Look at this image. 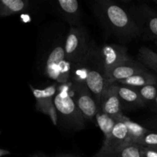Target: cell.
Segmentation results:
<instances>
[{"instance_id": "cell-25", "label": "cell", "mask_w": 157, "mask_h": 157, "mask_svg": "<svg viewBox=\"0 0 157 157\" xmlns=\"http://www.w3.org/2000/svg\"><path fill=\"white\" fill-rule=\"evenodd\" d=\"M9 154H11V153L9 151V150H3V149H0V157L7 156V155H9Z\"/></svg>"}, {"instance_id": "cell-29", "label": "cell", "mask_w": 157, "mask_h": 157, "mask_svg": "<svg viewBox=\"0 0 157 157\" xmlns=\"http://www.w3.org/2000/svg\"><path fill=\"white\" fill-rule=\"evenodd\" d=\"M155 124H156V130H155V131H157V123H156Z\"/></svg>"}, {"instance_id": "cell-21", "label": "cell", "mask_w": 157, "mask_h": 157, "mask_svg": "<svg viewBox=\"0 0 157 157\" xmlns=\"http://www.w3.org/2000/svg\"><path fill=\"white\" fill-rule=\"evenodd\" d=\"M104 157H143L142 147L136 144H129L115 153Z\"/></svg>"}, {"instance_id": "cell-5", "label": "cell", "mask_w": 157, "mask_h": 157, "mask_svg": "<svg viewBox=\"0 0 157 157\" xmlns=\"http://www.w3.org/2000/svg\"><path fill=\"white\" fill-rule=\"evenodd\" d=\"M136 22L141 38L157 41V12L144 3H133L127 9Z\"/></svg>"}, {"instance_id": "cell-17", "label": "cell", "mask_w": 157, "mask_h": 157, "mask_svg": "<svg viewBox=\"0 0 157 157\" xmlns=\"http://www.w3.org/2000/svg\"><path fill=\"white\" fill-rule=\"evenodd\" d=\"M117 120L111 117L109 115L106 114L99 109L96 117H95V122L97 126L100 128L104 135V140H107L110 137L113 127L117 123Z\"/></svg>"}, {"instance_id": "cell-28", "label": "cell", "mask_w": 157, "mask_h": 157, "mask_svg": "<svg viewBox=\"0 0 157 157\" xmlns=\"http://www.w3.org/2000/svg\"><path fill=\"white\" fill-rule=\"evenodd\" d=\"M152 104H153V107H154L155 110H156L157 111V97H156V99H155L154 102H153Z\"/></svg>"}, {"instance_id": "cell-9", "label": "cell", "mask_w": 157, "mask_h": 157, "mask_svg": "<svg viewBox=\"0 0 157 157\" xmlns=\"http://www.w3.org/2000/svg\"><path fill=\"white\" fill-rule=\"evenodd\" d=\"M129 144L132 143L130 142L127 127L122 118L121 121H117L110 137L107 140H104L102 147L94 157L109 156Z\"/></svg>"}, {"instance_id": "cell-26", "label": "cell", "mask_w": 157, "mask_h": 157, "mask_svg": "<svg viewBox=\"0 0 157 157\" xmlns=\"http://www.w3.org/2000/svg\"><path fill=\"white\" fill-rule=\"evenodd\" d=\"M31 157H49L48 156H47L46 154L42 153H35V154L32 155Z\"/></svg>"}, {"instance_id": "cell-6", "label": "cell", "mask_w": 157, "mask_h": 157, "mask_svg": "<svg viewBox=\"0 0 157 157\" xmlns=\"http://www.w3.org/2000/svg\"><path fill=\"white\" fill-rule=\"evenodd\" d=\"M85 29L81 26L70 27L64 40L65 58L71 64L85 58L91 45Z\"/></svg>"}, {"instance_id": "cell-31", "label": "cell", "mask_w": 157, "mask_h": 157, "mask_svg": "<svg viewBox=\"0 0 157 157\" xmlns=\"http://www.w3.org/2000/svg\"><path fill=\"white\" fill-rule=\"evenodd\" d=\"M154 2L156 3V4H157V0H156V1H154Z\"/></svg>"}, {"instance_id": "cell-4", "label": "cell", "mask_w": 157, "mask_h": 157, "mask_svg": "<svg viewBox=\"0 0 157 157\" xmlns=\"http://www.w3.org/2000/svg\"><path fill=\"white\" fill-rule=\"evenodd\" d=\"M71 67V64L65 58L64 41L55 43L46 57L44 75L60 84H67L70 81Z\"/></svg>"}, {"instance_id": "cell-19", "label": "cell", "mask_w": 157, "mask_h": 157, "mask_svg": "<svg viewBox=\"0 0 157 157\" xmlns=\"http://www.w3.org/2000/svg\"><path fill=\"white\" fill-rule=\"evenodd\" d=\"M123 121L127 126L129 136H130V142L132 144H135L138 140L140 139L143 136H144L146 133H148L150 130V129L131 121L126 116L123 117Z\"/></svg>"}, {"instance_id": "cell-16", "label": "cell", "mask_w": 157, "mask_h": 157, "mask_svg": "<svg viewBox=\"0 0 157 157\" xmlns=\"http://www.w3.org/2000/svg\"><path fill=\"white\" fill-rule=\"evenodd\" d=\"M117 84L133 87V88H138V87H142L144 86L150 85V84H157V78L150 71H147L137 74L127 79L118 81Z\"/></svg>"}, {"instance_id": "cell-20", "label": "cell", "mask_w": 157, "mask_h": 157, "mask_svg": "<svg viewBox=\"0 0 157 157\" xmlns=\"http://www.w3.org/2000/svg\"><path fill=\"white\" fill-rule=\"evenodd\" d=\"M138 60L140 63L157 72V53L147 47H141L138 52Z\"/></svg>"}, {"instance_id": "cell-22", "label": "cell", "mask_w": 157, "mask_h": 157, "mask_svg": "<svg viewBox=\"0 0 157 157\" xmlns=\"http://www.w3.org/2000/svg\"><path fill=\"white\" fill-rule=\"evenodd\" d=\"M135 89L139 93L146 105L154 102L157 97V84H150Z\"/></svg>"}, {"instance_id": "cell-24", "label": "cell", "mask_w": 157, "mask_h": 157, "mask_svg": "<svg viewBox=\"0 0 157 157\" xmlns=\"http://www.w3.org/2000/svg\"><path fill=\"white\" fill-rule=\"evenodd\" d=\"M143 157H157V150L142 147Z\"/></svg>"}, {"instance_id": "cell-18", "label": "cell", "mask_w": 157, "mask_h": 157, "mask_svg": "<svg viewBox=\"0 0 157 157\" xmlns=\"http://www.w3.org/2000/svg\"><path fill=\"white\" fill-rule=\"evenodd\" d=\"M86 57V56H85ZM87 67L85 58L78 62L71 64L70 81L71 84H85L87 78Z\"/></svg>"}, {"instance_id": "cell-14", "label": "cell", "mask_w": 157, "mask_h": 157, "mask_svg": "<svg viewBox=\"0 0 157 157\" xmlns=\"http://www.w3.org/2000/svg\"><path fill=\"white\" fill-rule=\"evenodd\" d=\"M117 94L122 103L123 108L124 107L136 108L146 106L139 93L135 88L117 84Z\"/></svg>"}, {"instance_id": "cell-8", "label": "cell", "mask_w": 157, "mask_h": 157, "mask_svg": "<svg viewBox=\"0 0 157 157\" xmlns=\"http://www.w3.org/2000/svg\"><path fill=\"white\" fill-rule=\"evenodd\" d=\"M29 87L36 101L37 110L48 116L52 123L55 125H57L58 122V117L54 102L58 88L57 84H51L44 89L35 88L32 85H30Z\"/></svg>"}, {"instance_id": "cell-3", "label": "cell", "mask_w": 157, "mask_h": 157, "mask_svg": "<svg viewBox=\"0 0 157 157\" xmlns=\"http://www.w3.org/2000/svg\"><path fill=\"white\" fill-rule=\"evenodd\" d=\"M85 61L88 71L85 84L91 92L100 108L101 94L109 82L100 54V48L97 47L94 42H92L87 52Z\"/></svg>"}, {"instance_id": "cell-15", "label": "cell", "mask_w": 157, "mask_h": 157, "mask_svg": "<svg viewBox=\"0 0 157 157\" xmlns=\"http://www.w3.org/2000/svg\"><path fill=\"white\" fill-rule=\"evenodd\" d=\"M29 6L28 0H0V18L24 12Z\"/></svg>"}, {"instance_id": "cell-1", "label": "cell", "mask_w": 157, "mask_h": 157, "mask_svg": "<svg viewBox=\"0 0 157 157\" xmlns=\"http://www.w3.org/2000/svg\"><path fill=\"white\" fill-rule=\"evenodd\" d=\"M94 13L106 30L122 41L140 36L136 22L128 10L112 0H97L92 3Z\"/></svg>"}, {"instance_id": "cell-7", "label": "cell", "mask_w": 157, "mask_h": 157, "mask_svg": "<svg viewBox=\"0 0 157 157\" xmlns=\"http://www.w3.org/2000/svg\"><path fill=\"white\" fill-rule=\"evenodd\" d=\"M70 84L71 94L85 121H95L100 108L87 86L85 84Z\"/></svg>"}, {"instance_id": "cell-23", "label": "cell", "mask_w": 157, "mask_h": 157, "mask_svg": "<svg viewBox=\"0 0 157 157\" xmlns=\"http://www.w3.org/2000/svg\"><path fill=\"white\" fill-rule=\"evenodd\" d=\"M135 144L147 148H157V131L150 130Z\"/></svg>"}, {"instance_id": "cell-32", "label": "cell", "mask_w": 157, "mask_h": 157, "mask_svg": "<svg viewBox=\"0 0 157 157\" xmlns=\"http://www.w3.org/2000/svg\"><path fill=\"white\" fill-rule=\"evenodd\" d=\"M155 149H156V150H157V148H155Z\"/></svg>"}, {"instance_id": "cell-27", "label": "cell", "mask_w": 157, "mask_h": 157, "mask_svg": "<svg viewBox=\"0 0 157 157\" xmlns=\"http://www.w3.org/2000/svg\"><path fill=\"white\" fill-rule=\"evenodd\" d=\"M55 157H77L75 156H73V155L71 154H58L57 156H55Z\"/></svg>"}, {"instance_id": "cell-30", "label": "cell", "mask_w": 157, "mask_h": 157, "mask_svg": "<svg viewBox=\"0 0 157 157\" xmlns=\"http://www.w3.org/2000/svg\"><path fill=\"white\" fill-rule=\"evenodd\" d=\"M155 44H156V48H157V41H155Z\"/></svg>"}, {"instance_id": "cell-10", "label": "cell", "mask_w": 157, "mask_h": 157, "mask_svg": "<svg viewBox=\"0 0 157 157\" xmlns=\"http://www.w3.org/2000/svg\"><path fill=\"white\" fill-rule=\"evenodd\" d=\"M100 110L117 121H121L125 116L123 113L122 103L118 96L117 83L107 84L101 97Z\"/></svg>"}, {"instance_id": "cell-2", "label": "cell", "mask_w": 157, "mask_h": 157, "mask_svg": "<svg viewBox=\"0 0 157 157\" xmlns=\"http://www.w3.org/2000/svg\"><path fill=\"white\" fill-rule=\"evenodd\" d=\"M58 119L67 127L82 130L85 127V119L71 94V84H60L57 88L55 99Z\"/></svg>"}, {"instance_id": "cell-12", "label": "cell", "mask_w": 157, "mask_h": 157, "mask_svg": "<svg viewBox=\"0 0 157 157\" xmlns=\"http://www.w3.org/2000/svg\"><path fill=\"white\" fill-rule=\"evenodd\" d=\"M106 75L120 64L129 59L127 48L119 44H105L100 48Z\"/></svg>"}, {"instance_id": "cell-13", "label": "cell", "mask_w": 157, "mask_h": 157, "mask_svg": "<svg viewBox=\"0 0 157 157\" xmlns=\"http://www.w3.org/2000/svg\"><path fill=\"white\" fill-rule=\"evenodd\" d=\"M55 10L67 21L71 27L79 26L81 7L77 0H58L52 2Z\"/></svg>"}, {"instance_id": "cell-11", "label": "cell", "mask_w": 157, "mask_h": 157, "mask_svg": "<svg viewBox=\"0 0 157 157\" xmlns=\"http://www.w3.org/2000/svg\"><path fill=\"white\" fill-rule=\"evenodd\" d=\"M147 71H149L148 68L144 64L129 58L107 72L106 75L109 83H117L137 74Z\"/></svg>"}]
</instances>
